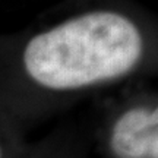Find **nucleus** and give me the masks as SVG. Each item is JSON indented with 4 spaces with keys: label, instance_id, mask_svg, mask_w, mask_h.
I'll list each match as a JSON object with an SVG mask.
<instances>
[{
    "label": "nucleus",
    "instance_id": "nucleus-1",
    "mask_svg": "<svg viewBox=\"0 0 158 158\" xmlns=\"http://www.w3.org/2000/svg\"><path fill=\"white\" fill-rule=\"evenodd\" d=\"M143 54V35L130 18L92 10L34 35L23 48L22 63L37 85L72 91L123 78Z\"/></svg>",
    "mask_w": 158,
    "mask_h": 158
},
{
    "label": "nucleus",
    "instance_id": "nucleus-2",
    "mask_svg": "<svg viewBox=\"0 0 158 158\" xmlns=\"http://www.w3.org/2000/svg\"><path fill=\"white\" fill-rule=\"evenodd\" d=\"M110 149L116 158H158V110L133 106L120 114L110 132Z\"/></svg>",
    "mask_w": 158,
    "mask_h": 158
},
{
    "label": "nucleus",
    "instance_id": "nucleus-3",
    "mask_svg": "<svg viewBox=\"0 0 158 158\" xmlns=\"http://www.w3.org/2000/svg\"><path fill=\"white\" fill-rule=\"evenodd\" d=\"M0 158H3V148H2V143H0Z\"/></svg>",
    "mask_w": 158,
    "mask_h": 158
}]
</instances>
